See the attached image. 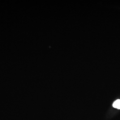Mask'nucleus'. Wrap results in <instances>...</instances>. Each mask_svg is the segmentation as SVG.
Returning a JSON list of instances; mask_svg holds the SVG:
<instances>
[{
    "label": "nucleus",
    "mask_w": 120,
    "mask_h": 120,
    "mask_svg": "<svg viewBox=\"0 0 120 120\" xmlns=\"http://www.w3.org/2000/svg\"><path fill=\"white\" fill-rule=\"evenodd\" d=\"M112 106L114 108L120 109V99H118L115 101L112 104Z\"/></svg>",
    "instance_id": "obj_1"
}]
</instances>
